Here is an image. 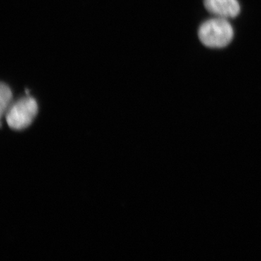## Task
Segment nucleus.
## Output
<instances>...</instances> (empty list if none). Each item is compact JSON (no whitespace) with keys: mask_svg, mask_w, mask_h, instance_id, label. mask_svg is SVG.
I'll list each match as a JSON object with an SVG mask.
<instances>
[{"mask_svg":"<svg viewBox=\"0 0 261 261\" xmlns=\"http://www.w3.org/2000/svg\"><path fill=\"white\" fill-rule=\"evenodd\" d=\"M207 11L219 18H235L240 12L238 0H204Z\"/></svg>","mask_w":261,"mask_h":261,"instance_id":"nucleus-3","label":"nucleus"},{"mask_svg":"<svg viewBox=\"0 0 261 261\" xmlns=\"http://www.w3.org/2000/svg\"><path fill=\"white\" fill-rule=\"evenodd\" d=\"M12 98H13V93H12L11 89L7 84L2 82L1 87H0V113L1 117L4 116L5 113H7L8 108L11 106Z\"/></svg>","mask_w":261,"mask_h":261,"instance_id":"nucleus-4","label":"nucleus"},{"mask_svg":"<svg viewBox=\"0 0 261 261\" xmlns=\"http://www.w3.org/2000/svg\"><path fill=\"white\" fill-rule=\"evenodd\" d=\"M37 100L31 96L20 98L10 106L6 113V121L12 129L23 130L30 126L37 116Z\"/></svg>","mask_w":261,"mask_h":261,"instance_id":"nucleus-2","label":"nucleus"},{"mask_svg":"<svg viewBox=\"0 0 261 261\" xmlns=\"http://www.w3.org/2000/svg\"><path fill=\"white\" fill-rule=\"evenodd\" d=\"M199 38L206 47H226L233 39L232 27L226 18L210 19L204 22L199 29Z\"/></svg>","mask_w":261,"mask_h":261,"instance_id":"nucleus-1","label":"nucleus"}]
</instances>
